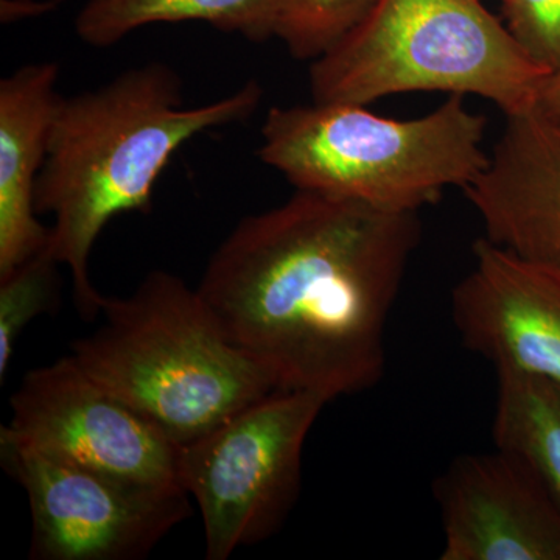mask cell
Returning a JSON list of instances; mask_svg holds the SVG:
<instances>
[{
  "instance_id": "1",
  "label": "cell",
  "mask_w": 560,
  "mask_h": 560,
  "mask_svg": "<svg viewBox=\"0 0 560 560\" xmlns=\"http://www.w3.org/2000/svg\"><path fill=\"white\" fill-rule=\"evenodd\" d=\"M420 234L418 212L294 190L232 230L197 290L279 389L331 401L382 381L386 327Z\"/></svg>"
},
{
  "instance_id": "2",
  "label": "cell",
  "mask_w": 560,
  "mask_h": 560,
  "mask_svg": "<svg viewBox=\"0 0 560 560\" xmlns=\"http://www.w3.org/2000/svg\"><path fill=\"white\" fill-rule=\"evenodd\" d=\"M261 97L259 81L250 80L220 101L186 106L178 73L151 62L97 90L60 98L35 208L54 215L47 249L72 275L81 318L101 315L105 296L88 268L106 224L120 213L150 212L173 154L201 132L248 120Z\"/></svg>"
},
{
  "instance_id": "3",
  "label": "cell",
  "mask_w": 560,
  "mask_h": 560,
  "mask_svg": "<svg viewBox=\"0 0 560 560\" xmlns=\"http://www.w3.org/2000/svg\"><path fill=\"white\" fill-rule=\"evenodd\" d=\"M101 315L70 355L176 447L279 389L224 337L198 290L172 272H149L131 296L103 298Z\"/></svg>"
},
{
  "instance_id": "4",
  "label": "cell",
  "mask_w": 560,
  "mask_h": 560,
  "mask_svg": "<svg viewBox=\"0 0 560 560\" xmlns=\"http://www.w3.org/2000/svg\"><path fill=\"white\" fill-rule=\"evenodd\" d=\"M464 97L452 94L410 120L353 103L275 106L261 125L259 156L296 190L419 213L451 187L466 189L488 164V119Z\"/></svg>"
},
{
  "instance_id": "5",
  "label": "cell",
  "mask_w": 560,
  "mask_h": 560,
  "mask_svg": "<svg viewBox=\"0 0 560 560\" xmlns=\"http://www.w3.org/2000/svg\"><path fill=\"white\" fill-rule=\"evenodd\" d=\"M550 73L482 0H375L308 77L315 103L448 92L486 98L506 116L536 108Z\"/></svg>"
},
{
  "instance_id": "6",
  "label": "cell",
  "mask_w": 560,
  "mask_h": 560,
  "mask_svg": "<svg viewBox=\"0 0 560 560\" xmlns=\"http://www.w3.org/2000/svg\"><path fill=\"white\" fill-rule=\"evenodd\" d=\"M329 401L276 389L178 447L176 477L200 508L206 559H230L279 533L300 497L305 441Z\"/></svg>"
},
{
  "instance_id": "7",
  "label": "cell",
  "mask_w": 560,
  "mask_h": 560,
  "mask_svg": "<svg viewBox=\"0 0 560 560\" xmlns=\"http://www.w3.org/2000/svg\"><path fill=\"white\" fill-rule=\"evenodd\" d=\"M0 460L28 499L32 560L143 559L190 515L179 485H139L77 466L7 427Z\"/></svg>"
},
{
  "instance_id": "8",
  "label": "cell",
  "mask_w": 560,
  "mask_h": 560,
  "mask_svg": "<svg viewBox=\"0 0 560 560\" xmlns=\"http://www.w3.org/2000/svg\"><path fill=\"white\" fill-rule=\"evenodd\" d=\"M10 404L7 429L40 451L125 481L179 485L178 447L72 355L28 371Z\"/></svg>"
},
{
  "instance_id": "9",
  "label": "cell",
  "mask_w": 560,
  "mask_h": 560,
  "mask_svg": "<svg viewBox=\"0 0 560 560\" xmlns=\"http://www.w3.org/2000/svg\"><path fill=\"white\" fill-rule=\"evenodd\" d=\"M460 341L495 371L560 385V271L522 259L488 238L452 293Z\"/></svg>"
},
{
  "instance_id": "10",
  "label": "cell",
  "mask_w": 560,
  "mask_h": 560,
  "mask_svg": "<svg viewBox=\"0 0 560 560\" xmlns=\"http://www.w3.org/2000/svg\"><path fill=\"white\" fill-rule=\"evenodd\" d=\"M433 493L444 536L441 560H560V508L506 453L458 456Z\"/></svg>"
},
{
  "instance_id": "11",
  "label": "cell",
  "mask_w": 560,
  "mask_h": 560,
  "mask_svg": "<svg viewBox=\"0 0 560 560\" xmlns=\"http://www.w3.org/2000/svg\"><path fill=\"white\" fill-rule=\"evenodd\" d=\"M490 243L560 271V119L506 114L488 164L464 189Z\"/></svg>"
},
{
  "instance_id": "12",
  "label": "cell",
  "mask_w": 560,
  "mask_h": 560,
  "mask_svg": "<svg viewBox=\"0 0 560 560\" xmlns=\"http://www.w3.org/2000/svg\"><path fill=\"white\" fill-rule=\"evenodd\" d=\"M60 66H22L0 81V278L46 248L50 228L35 208L51 121L60 103Z\"/></svg>"
},
{
  "instance_id": "13",
  "label": "cell",
  "mask_w": 560,
  "mask_h": 560,
  "mask_svg": "<svg viewBox=\"0 0 560 560\" xmlns=\"http://www.w3.org/2000/svg\"><path fill=\"white\" fill-rule=\"evenodd\" d=\"M279 0H88L75 20L84 44L110 47L151 24L200 21L253 43L276 36Z\"/></svg>"
},
{
  "instance_id": "14",
  "label": "cell",
  "mask_w": 560,
  "mask_h": 560,
  "mask_svg": "<svg viewBox=\"0 0 560 560\" xmlns=\"http://www.w3.org/2000/svg\"><path fill=\"white\" fill-rule=\"evenodd\" d=\"M492 436L497 451L522 463L560 508V385L497 371Z\"/></svg>"
},
{
  "instance_id": "15",
  "label": "cell",
  "mask_w": 560,
  "mask_h": 560,
  "mask_svg": "<svg viewBox=\"0 0 560 560\" xmlns=\"http://www.w3.org/2000/svg\"><path fill=\"white\" fill-rule=\"evenodd\" d=\"M375 0H279L276 38L294 60L316 61L370 13Z\"/></svg>"
},
{
  "instance_id": "16",
  "label": "cell",
  "mask_w": 560,
  "mask_h": 560,
  "mask_svg": "<svg viewBox=\"0 0 560 560\" xmlns=\"http://www.w3.org/2000/svg\"><path fill=\"white\" fill-rule=\"evenodd\" d=\"M58 261L44 248L5 278H0V383L5 381L14 349L25 327L57 307Z\"/></svg>"
},
{
  "instance_id": "17",
  "label": "cell",
  "mask_w": 560,
  "mask_h": 560,
  "mask_svg": "<svg viewBox=\"0 0 560 560\" xmlns=\"http://www.w3.org/2000/svg\"><path fill=\"white\" fill-rule=\"evenodd\" d=\"M508 31L544 68H560V0H500Z\"/></svg>"
},
{
  "instance_id": "18",
  "label": "cell",
  "mask_w": 560,
  "mask_h": 560,
  "mask_svg": "<svg viewBox=\"0 0 560 560\" xmlns=\"http://www.w3.org/2000/svg\"><path fill=\"white\" fill-rule=\"evenodd\" d=\"M58 5V0H2V21L11 22L21 18L35 16L50 11Z\"/></svg>"
},
{
  "instance_id": "19",
  "label": "cell",
  "mask_w": 560,
  "mask_h": 560,
  "mask_svg": "<svg viewBox=\"0 0 560 560\" xmlns=\"http://www.w3.org/2000/svg\"><path fill=\"white\" fill-rule=\"evenodd\" d=\"M536 108L547 116L560 119V68L552 70L541 86Z\"/></svg>"
}]
</instances>
